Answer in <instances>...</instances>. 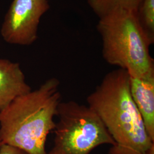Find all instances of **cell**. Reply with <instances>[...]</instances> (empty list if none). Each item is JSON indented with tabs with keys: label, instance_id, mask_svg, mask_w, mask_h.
<instances>
[{
	"label": "cell",
	"instance_id": "obj_1",
	"mask_svg": "<svg viewBox=\"0 0 154 154\" xmlns=\"http://www.w3.org/2000/svg\"><path fill=\"white\" fill-rule=\"evenodd\" d=\"M87 102L115 142L109 154H146L154 146L132 100L126 70L119 68L107 73Z\"/></svg>",
	"mask_w": 154,
	"mask_h": 154
},
{
	"label": "cell",
	"instance_id": "obj_2",
	"mask_svg": "<svg viewBox=\"0 0 154 154\" xmlns=\"http://www.w3.org/2000/svg\"><path fill=\"white\" fill-rule=\"evenodd\" d=\"M60 85L58 79L50 78L0 111V147L10 145L29 154H48L46 139L55 128L54 119L62 102Z\"/></svg>",
	"mask_w": 154,
	"mask_h": 154
},
{
	"label": "cell",
	"instance_id": "obj_3",
	"mask_svg": "<svg viewBox=\"0 0 154 154\" xmlns=\"http://www.w3.org/2000/svg\"><path fill=\"white\" fill-rule=\"evenodd\" d=\"M97 28L102 41V55L109 64L126 70L131 77L154 72L151 44L138 24L136 13L112 14L99 19Z\"/></svg>",
	"mask_w": 154,
	"mask_h": 154
},
{
	"label": "cell",
	"instance_id": "obj_4",
	"mask_svg": "<svg viewBox=\"0 0 154 154\" xmlns=\"http://www.w3.org/2000/svg\"><path fill=\"white\" fill-rule=\"evenodd\" d=\"M54 130V145L48 154H90L101 145L115 142L99 116L88 106L61 102Z\"/></svg>",
	"mask_w": 154,
	"mask_h": 154
},
{
	"label": "cell",
	"instance_id": "obj_5",
	"mask_svg": "<svg viewBox=\"0 0 154 154\" xmlns=\"http://www.w3.org/2000/svg\"><path fill=\"white\" fill-rule=\"evenodd\" d=\"M49 8L48 0H13L1 29L4 41L11 44H32L38 38L41 18Z\"/></svg>",
	"mask_w": 154,
	"mask_h": 154
},
{
	"label": "cell",
	"instance_id": "obj_6",
	"mask_svg": "<svg viewBox=\"0 0 154 154\" xmlns=\"http://www.w3.org/2000/svg\"><path fill=\"white\" fill-rule=\"evenodd\" d=\"M130 91L147 132L154 141V72L143 77L130 76Z\"/></svg>",
	"mask_w": 154,
	"mask_h": 154
},
{
	"label": "cell",
	"instance_id": "obj_7",
	"mask_svg": "<svg viewBox=\"0 0 154 154\" xmlns=\"http://www.w3.org/2000/svg\"><path fill=\"white\" fill-rule=\"evenodd\" d=\"M31 91L20 64L0 58V111Z\"/></svg>",
	"mask_w": 154,
	"mask_h": 154
},
{
	"label": "cell",
	"instance_id": "obj_8",
	"mask_svg": "<svg viewBox=\"0 0 154 154\" xmlns=\"http://www.w3.org/2000/svg\"><path fill=\"white\" fill-rule=\"evenodd\" d=\"M140 1L141 0H87L89 7L99 19L118 12L136 13Z\"/></svg>",
	"mask_w": 154,
	"mask_h": 154
},
{
	"label": "cell",
	"instance_id": "obj_9",
	"mask_svg": "<svg viewBox=\"0 0 154 154\" xmlns=\"http://www.w3.org/2000/svg\"><path fill=\"white\" fill-rule=\"evenodd\" d=\"M138 24L151 45L154 43V0H141L136 11Z\"/></svg>",
	"mask_w": 154,
	"mask_h": 154
},
{
	"label": "cell",
	"instance_id": "obj_10",
	"mask_svg": "<svg viewBox=\"0 0 154 154\" xmlns=\"http://www.w3.org/2000/svg\"><path fill=\"white\" fill-rule=\"evenodd\" d=\"M0 154H29L21 149L10 145H3L0 147Z\"/></svg>",
	"mask_w": 154,
	"mask_h": 154
},
{
	"label": "cell",
	"instance_id": "obj_11",
	"mask_svg": "<svg viewBox=\"0 0 154 154\" xmlns=\"http://www.w3.org/2000/svg\"><path fill=\"white\" fill-rule=\"evenodd\" d=\"M146 154H154V146L150 149Z\"/></svg>",
	"mask_w": 154,
	"mask_h": 154
}]
</instances>
